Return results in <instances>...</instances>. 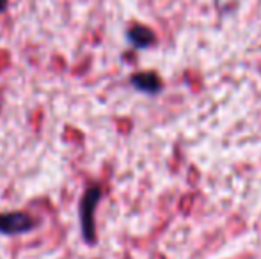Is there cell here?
Segmentation results:
<instances>
[{
  "instance_id": "6da1fadb",
  "label": "cell",
  "mask_w": 261,
  "mask_h": 259,
  "mask_svg": "<svg viewBox=\"0 0 261 259\" xmlns=\"http://www.w3.org/2000/svg\"><path fill=\"white\" fill-rule=\"evenodd\" d=\"M101 197V190L98 187H91L84 194L82 204H80V222H82V233L86 242H94V210Z\"/></svg>"
},
{
  "instance_id": "7a4b0ae2",
  "label": "cell",
  "mask_w": 261,
  "mask_h": 259,
  "mask_svg": "<svg viewBox=\"0 0 261 259\" xmlns=\"http://www.w3.org/2000/svg\"><path fill=\"white\" fill-rule=\"evenodd\" d=\"M36 227V220L27 213L0 215V233L2 235H23Z\"/></svg>"
},
{
  "instance_id": "3957f363",
  "label": "cell",
  "mask_w": 261,
  "mask_h": 259,
  "mask_svg": "<svg viewBox=\"0 0 261 259\" xmlns=\"http://www.w3.org/2000/svg\"><path fill=\"white\" fill-rule=\"evenodd\" d=\"M132 85L141 91V93L155 96V94H158L162 91V80L158 78L156 73H151V71L137 73V75L132 76Z\"/></svg>"
},
{
  "instance_id": "277c9868",
  "label": "cell",
  "mask_w": 261,
  "mask_h": 259,
  "mask_svg": "<svg viewBox=\"0 0 261 259\" xmlns=\"http://www.w3.org/2000/svg\"><path fill=\"white\" fill-rule=\"evenodd\" d=\"M128 39H130V43L135 48L144 50V48H149V46L155 43L156 36L151 28L144 27V25H135V27H132L130 31H128Z\"/></svg>"
},
{
  "instance_id": "5b68a950",
  "label": "cell",
  "mask_w": 261,
  "mask_h": 259,
  "mask_svg": "<svg viewBox=\"0 0 261 259\" xmlns=\"http://www.w3.org/2000/svg\"><path fill=\"white\" fill-rule=\"evenodd\" d=\"M6 4H7V0H0V11H2L4 7H6Z\"/></svg>"
}]
</instances>
